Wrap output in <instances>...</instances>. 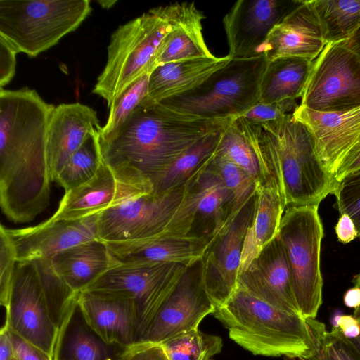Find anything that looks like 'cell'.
Instances as JSON below:
<instances>
[{
    "label": "cell",
    "mask_w": 360,
    "mask_h": 360,
    "mask_svg": "<svg viewBox=\"0 0 360 360\" xmlns=\"http://www.w3.org/2000/svg\"><path fill=\"white\" fill-rule=\"evenodd\" d=\"M352 282L354 286L360 288V273L354 276ZM356 319H360V307L354 309V314Z\"/></svg>",
    "instance_id": "51"
},
{
    "label": "cell",
    "mask_w": 360,
    "mask_h": 360,
    "mask_svg": "<svg viewBox=\"0 0 360 360\" xmlns=\"http://www.w3.org/2000/svg\"><path fill=\"white\" fill-rule=\"evenodd\" d=\"M237 285L281 310L300 315L288 257L278 236L240 274Z\"/></svg>",
    "instance_id": "19"
},
{
    "label": "cell",
    "mask_w": 360,
    "mask_h": 360,
    "mask_svg": "<svg viewBox=\"0 0 360 360\" xmlns=\"http://www.w3.org/2000/svg\"><path fill=\"white\" fill-rule=\"evenodd\" d=\"M190 183L162 192L130 198L99 214V240L105 242L143 240L190 234L196 213Z\"/></svg>",
    "instance_id": "6"
},
{
    "label": "cell",
    "mask_w": 360,
    "mask_h": 360,
    "mask_svg": "<svg viewBox=\"0 0 360 360\" xmlns=\"http://www.w3.org/2000/svg\"><path fill=\"white\" fill-rule=\"evenodd\" d=\"M358 319L359 320V322H360V319ZM349 340L351 341V342L353 344V345L355 347L356 350L360 354V335L356 338Z\"/></svg>",
    "instance_id": "53"
},
{
    "label": "cell",
    "mask_w": 360,
    "mask_h": 360,
    "mask_svg": "<svg viewBox=\"0 0 360 360\" xmlns=\"http://www.w3.org/2000/svg\"><path fill=\"white\" fill-rule=\"evenodd\" d=\"M213 314L254 355L308 359L318 347L321 322L281 310L239 285Z\"/></svg>",
    "instance_id": "4"
},
{
    "label": "cell",
    "mask_w": 360,
    "mask_h": 360,
    "mask_svg": "<svg viewBox=\"0 0 360 360\" xmlns=\"http://www.w3.org/2000/svg\"><path fill=\"white\" fill-rule=\"evenodd\" d=\"M328 42L349 39L360 26V0H309Z\"/></svg>",
    "instance_id": "32"
},
{
    "label": "cell",
    "mask_w": 360,
    "mask_h": 360,
    "mask_svg": "<svg viewBox=\"0 0 360 360\" xmlns=\"http://www.w3.org/2000/svg\"><path fill=\"white\" fill-rule=\"evenodd\" d=\"M102 163L99 134L96 131L89 134L79 148L70 158L56 181L64 188L65 192L70 191L91 180Z\"/></svg>",
    "instance_id": "33"
},
{
    "label": "cell",
    "mask_w": 360,
    "mask_h": 360,
    "mask_svg": "<svg viewBox=\"0 0 360 360\" xmlns=\"http://www.w3.org/2000/svg\"><path fill=\"white\" fill-rule=\"evenodd\" d=\"M120 183L104 162L96 174L84 184L65 191L53 220H77L99 213L130 198L143 195Z\"/></svg>",
    "instance_id": "22"
},
{
    "label": "cell",
    "mask_w": 360,
    "mask_h": 360,
    "mask_svg": "<svg viewBox=\"0 0 360 360\" xmlns=\"http://www.w3.org/2000/svg\"><path fill=\"white\" fill-rule=\"evenodd\" d=\"M258 158L262 181L277 185L285 207L319 206L337 181L319 160L305 126L289 113L262 125L237 117Z\"/></svg>",
    "instance_id": "3"
},
{
    "label": "cell",
    "mask_w": 360,
    "mask_h": 360,
    "mask_svg": "<svg viewBox=\"0 0 360 360\" xmlns=\"http://www.w3.org/2000/svg\"><path fill=\"white\" fill-rule=\"evenodd\" d=\"M10 335L17 360H53V356L15 333L10 331Z\"/></svg>",
    "instance_id": "44"
},
{
    "label": "cell",
    "mask_w": 360,
    "mask_h": 360,
    "mask_svg": "<svg viewBox=\"0 0 360 360\" xmlns=\"http://www.w3.org/2000/svg\"><path fill=\"white\" fill-rule=\"evenodd\" d=\"M5 325L53 357L59 329L50 316L39 259L17 262Z\"/></svg>",
    "instance_id": "12"
},
{
    "label": "cell",
    "mask_w": 360,
    "mask_h": 360,
    "mask_svg": "<svg viewBox=\"0 0 360 360\" xmlns=\"http://www.w3.org/2000/svg\"><path fill=\"white\" fill-rule=\"evenodd\" d=\"M345 304L354 309L360 307V288L354 286L348 289L343 296Z\"/></svg>",
    "instance_id": "49"
},
{
    "label": "cell",
    "mask_w": 360,
    "mask_h": 360,
    "mask_svg": "<svg viewBox=\"0 0 360 360\" xmlns=\"http://www.w3.org/2000/svg\"><path fill=\"white\" fill-rule=\"evenodd\" d=\"M298 1L238 0L224 15L223 25L231 58L259 56V49L276 25Z\"/></svg>",
    "instance_id": "14"
},
{
    "label": "cell",
    "mask_w": 360,
    "mask_h": 360,
    "mask_svg": "<svg viewBox=\"0 0 360 360\" xmlns=\"http://www.w3.org/2000/svg\"><path fill=\"white\" fill-rule=\"evenodd\" d=\"M254 209V197L221 236L212 240L201 261L200 279L216 308L237 288L245 236Z\"/></svg>",
    "instance_id": "13"
},
{
    "label": "cell",
    "mask_w": 360,
    "mask_h": 360,
    "mask_svg": "<svg viewBox=\"0 0 360 360\" xmlns=\"http://www.w3.org/2000/svg\"><path fill=\"white\" fill-rule=\"evenodd\" d=\"M323 228L318 206H289L278 238L288 257L300 315L315 319L322 304L321 244Z\"/></svg>",
    "instance_id": "9"
},
{
    "label": "cell",
    "mask_w": 360,
    "mask_h": 360,
    "mask_svg": "<svg viewBox=\"0 0 360 360\" xmlns=\"http://www.w3.org/2000/svg\"><path fill=\"white\" fill-rule=\"evenodd\" d=\"M333 328H338L349 340L355 339L360 335V322L354 315L340 314L332 319Z\"/></svg>",
    "instance_id": "45"
},
{
    "label": "cell",
    "mask_w": 360,
    "mask_h": 360,
    "mask_svg": "<svg viewBox=\"0 0 360 360\" xmlns=\"http://www.w3.org/2000/svg\"><path fill=\"white\" fill-rule=\"evenodd\" d=\"M333 195L340 215L351 217L360 238V169L338 181Z\"/></svg>",
    "instance_id": "39"
},
{
    "label": "cell",
    "mask_w": 360,
    "mask_h": 360,
    "mask_svg": "<svg viewBox=\"0 0 360 360\" xmlns=\"http://www.w3.org/2000/svg\"><path fill=\"white\" fill-rule=\"evenodd\" d=\"M168 360H212L220 353L222 339L198 328L179 334L160 343Z\"/></svg>",
    "instance_id": "36"
},
{
    "label": "cell",
    "mask_w": 360,
    "mask_h": 360,
    "mask_svg": "<svg viewBox=\"0 0 360 360\" xmlns=\"http://www.w3.org/2000/svg\"><path fill=\"white\" fill-rule=\"evenodd\" d=\"M285 208L279 189L273 180L257 183L252 217L243 245L239 275L278 236Z\"/></svg>",
    "instance_id": "25"
},
{
    "label": "cell",
    "mask_w": 360,
    "mask_h": 360,
    "mask_svg": "<svg viewBox=\"0 0 360 360\" xmlns=\"http://www.w3.org/2000/svg\"><path fill=\"white\" fill-rule=\"evenodd\" d=\"M50 260L56 274L76 292L83 291L106 271L121 264L107 244L99 239L72 247Z\"/></svg>",
    "instance_id": "27"
},
{
    "label": "cell",
    "mask_w": 360,
    "mask_h": 360,
    "mask_svg": "<svg viewBox=\"0 0 360 360\" xmlns=\"http://www.w3.org/2000/svg\"><path fill=\"white\" fill-rule=\"evenodd\" d=\"M224 127L202 138L158 175L153 180V192L175 188L192 181L214 157Z\"/></svg>",
    "instance_id": "31"
},
{
    "label": "cell",
    "mask_w": 360,
    "mask_h": 360,
    "mask_svg": "<svg viewBox=\"0 0 360 360\" xmlns=\"http://www.w3.org/2000/svg\"><path fill=\"white\" fill-rule=\"evenodd\" d=\"M288 360H360V354L338 328L326 330L321 323L318 333V347L308 359Z\"/></svg>",
    "instance_id": "38"
},
{
    "label": "cell",
    "mask_w": 360,
    "mask_h": 360,
    "mask_svg": "<svg viewBox=\"0 0 360 360\" xmlns=\"http://www.w3.org/2000/svg\"><path fill=\"white\" fill-rule=\"evenodd\" d=\"M101 126L97 112L79 103H62L55 106L51 115L46 136L47 161L51 181L70 158L79 148L88 136Z\"/></svg>",
    "instance_id": "20"
},
{
    "label": "cell",
    "mask_w": 360,
    "mask_h": 360,
    "mask_svg": "<svg viewBox=\"0 0 360 360\" xmlns=\"http://www.w3.org/2000/svg\"><path fill=\"white\" fill-rule=\"evenodd\" d=\"M17 264L15 248L6 231L0 226V302L7 307L11 290L13 277Z\"/></svg>",
    "instance_id": "40"
},
{
    "label": "cell",
    "mask_w": 360,
    "mask_h": 360,
    "mask_svg": "<svg viewBox=\"0 0 360 360\" xmlns=\"http://www.w3.org/2000/svg\"><path fill=\"white\" fill-rule=\"evenodd\" d=\"M175 6L173 3L153 8L112 33L106 64L92 90L107 102L109 110L129 86L152 71L172 28Z\"/></svg>",
    "instance_id": "5"
},
{
    "label": "cell",
    "mask_w": 360,
    "mask_h": 360,
    "mask_svg": "<svg viewBox=\"0 0 360 360\" xmlns=\"http://www.w3.org/2000/svg\"><path fill=\"white\" fill-rule=\"evenodd\" d=\"M266 63L264 55L231 58L195 88L160 103L199 119L239 117L259 102V84Z\"/></svg>",
    "instance_id": "7"
},
{
    "label": "cell",
    "mask_w": 360,
    "mask_h": 360,
    "mask_svg": "<svg viewBox=\"0 0 360 360\" xmlns=\"http://www.w3.org/2000/svg\"><path fill=\"white\" fill-rule=\"evenodd\" d=\"M312 62L296 57L267 60L259 84V102L272 103L301 98Z\"/></svg>",
    "instance_id": "29"
},
{
    "label": "cell",
    "mask_w": 360,
    "mask_h": 360,
    "mask_svg": "<svg viewBox=\"0 0 360 360\" xmlns=\"http://www.w3.org/2000/svg\"><path fill=\"white\" fill-rule=\"evenodd\" d=\"M120 360H168L159 343L138 342L127 347Z\"/></svg>",
    "instance_id": "42"
},
{
    "label": "cell",
    "mask_w": 360,
    "mask_h": 360,
    "mask_svg": "<svg viewBox=\"0 0 360 360\" xmlns=\"http://www.w3.org/2000/svg\"><path fill=\"white\" fill-rule=\"evenodd\" d=\"M100 213L77 220L49 218L34 226L6 228L15 248L17 262L51 259L72 247L99 239Z\"/></svg>",
    "instance_id": "17"
},
{
    "label": "cell",
    "mask_w": 360,
    "mask_h": 360,
    "mask_svg": "<svg viewBox=\"0 0 360 360\" xmlns=\"http://www.w3.org/2000/svg\"><path fill=\"white\" fill-rule=\"evenodd\" d=\"M360 169V148L350 151L339 165L334 179L338 182L346 175Z\"/></svg>",
    "instance_id": "47"
},
{
    "label": "cell",
    "mask_w": 360,
    "mask_h": 360,
    "mask_svg": "<svg viewBox=\"0 0 360 360\" xmlns=\"http://www.w3.org/2000/svg\"><path fill=\"white\" fill-rule=\"evenodd\" d=\"M338 240L342 243H349L358 238V231L350 217L346 214L340 215L335 226Z\"/></svg>",
    "instance_id": "46"
},
{
    "label": "cell",
    "mask_w": 360,
    "mask_h": 360,
    "mask_svg": "<svg viewBox=\"0 0 360 360\" xmlns=\"http://www.w3.org/2000/svg\"><path fill=\"white\" fill-rule=\"evenodd\" d=\"M149 74L141 76L122 94L109 110L107 122L100 127V136H106L118 129L144 100L148 94Z\"/></svg>",
    "instance_id": "37"
},
{
    "label": "cell",
    "mask_w": 360,
    "mask_h": 360,
    "mask_svg": "<svg viewBox=\"0 0 360 360\" xmlns=\"http://www.w3.org/2000/svg\"><path fill=\"white\" fill-rule=\"evenodd\" d=\"M187 269L174 263H122L106 271L83 291L131 300L135 307L138 342H140L160 307Z\"/></svg>",
    "instance_id": "10"
},
{
    "label": "cell",
    "mask_w": 360,
    "mask_h": 360,
    "mask_svg": "<svg viewBox=\"0 0 360 360\" xmlns=\"http://www.w3.org/2000/svg\"><path fill=\"white\" fill-rule=\"evenodd\" d=\"M54 107L34 89L0 88V205L15 223L33 220L49 205L46 136Z\"/></svg>",
    "instance_id": "1"
},
{
    "label": "cell",
    "mask_w": 360,
    "mask_h": 360,
    "mask_svg": "<svg viewBox=\"0 0 360 360\" xmlns=\"http://www.w3.org/2000/svg\"><path fill=\"white\" fill-rule=\"evenodd\" d=\"M117 2V1H98V3L104 8H109Z\"/></svg>",
    "instance_id": "52"
},
{
    "label": "cell",
    "mask_w": 360,
    "mask_h": 360,
    "mask_svg": "<svg viewBox=\"0 0 360 360\" xmlns=\"http://www.w3.org/2000/svg\"><path fill=\"white\" fill-rule=\"evenodd\" d=\"M231 58L204 57L167 63L156 67L149 74L145 101L160 102L184 94L207 79L226 65Z\"/></svg>",
    "instance_id": "26"
},
{
    "label": "cell",
    "mask_w": 360,
    "mask_h": 360,
    "mask_svg": "<svg viewBox=\"0 0 360 360\" xmlns=\"http://www.w3.org/2000/svg\"><path fill=\"white\" fill-rule=\"evenodd\" d=\"M14 360H17V359L15 358V359H14Z\"/></svg>",
    "instance_id": "55"
},
{
    "label": "cell",
    "mask_w": 360,
    "mask_h": 360,
    "mask_svg": "<svg viewBox=\"0 0 360 360\" xmlns=\"http://www.w3.org/2000/svg\"><path fill=\"white\" fill-rule=\"evenodd\" d=\"M360 148V141L356 144V146L351 150H352L354 149H356V148Z\"/></svg>",
    "instance_id": "54"
},
{
    "label": "cell",
    "mask_w": 360,
    "mask_h": 360,
    "mask_svg": "<svg viewBox=\"0 0 360 360\" xmlns=\"http://www.w3.org/2000/svg\"><path fill=\"white\" fill-rule=\"evenodd\" d=\"M292 115L305 126L319 160L334 176L342 160L360 141V106L318 111L299 105Z\"/></svg>",
    "instance_id": "16"
},
{
    "label": "cell",
    "mask_w": 360,
    "mask_h": 360,
    "mask_svg": "<svg viewBox=\"0 0 360 360\" xmlns=\"http://www.w3.org/2000/svg\"><path fill=\"white\" fill-rule=\"evenodd\" d=\"M232 119H199L160 102L143 100L118 129L99 135L103 160L120 183L150 193L158 175L193 144Z\"/></svg>",
    "instance_id": "2"
},
{
    "label": "cell",
    "mask_w": 360,
    "mask_h": 360,
    "mask_svg": "<svg viewBox=\"0 0 360 360\" xmlns=\"http://www.w3.org/2000/svg\"><path fill=\"white\" fill-rule=\"evenodd\" d=\"M189 196L196 214L212 224V240L225 232L233 197L222 179L208 165L190 182Z\"/></svg>",
    "instance_id": "30"
},
{
    "label": "cell",
    "mask_w": 360,
    "mask_h": 360,
    "mask_svg": "<svg viewBox=\"0 0 360 360\" xmlns=\"http://www.w3.org/2000/svg\"><path fill=\"white\" fill-rule=\"evenodd\" d=\"M216 154L233 163L257 181H262L258 158L237 117L224 127Z\"/></svg>",
    "instance_id": "34"
},
{
    "label": "cell",
    "mask_w": 360,
    "mask_h": 360,
    "mask_svg": "<svg viewBox=\"0 0 360 360\" xmlns=\"http://www.w3.org/2000/svg\"><path fill=\"white\" fill-rule=\"evenodd\" d=\"M209 165L220 176L233 197L232 208L226 220V231L254 197L258 181L233 163L217 154Z\"/></svg>",
    "instance_id": "35"
},
{
    "label": "cell",
    "mask_w": 360,
    "mask_h": 360,
    "mask_svg": "<svg viewBox=\"0 0 360 360\" xmlns=\"http://www.w3.org/2000/svg\"><path fill=\"white\" fill-rule=\"evenodd\" d=\"M298 105L292 101L272 103L258 102L240 116L251 123L262 125L292 113Z\"/></svg>",
    "instance_id": "41"
},
{
    "label": "cell",
    "mask_w": 360,
    "mask_h": 360,
    "mask_svg": "<svg viewBox=\"0 0 360 360\" xmlns=\"http://www.w3.org/2000/svg\"><path fill=\"white\" fill-rule=\"evenodd\" d=\"M175 4L172 28L153 63V70L170 62L214 56L202 35L203 13L193 2Z\"/></svg>",
    "instance_id": "28"
},
{
    "label": "cell",
    "mask_w": 360,
    "mask_h": 360,
    "mask_svg": "<svg viewBox=\"0 0 360 360\" xmlns=\"http://www.w3.org/2000/svg\"><path fill=\"white\" fill-rule=\"evenodd\" d=\"M91 11L89 0H0V36L36 57L75 31Z\"/></svg>",
    "instance_id": "8"
},
{
    "label": "cell",
    "mask_w": 360,
    "mask_h": 360,
    "mask_svg": "<svg viewBox=\"0 0 360 360\" xmlns=\"http://www.w3.org/2000/svg\"><path fill=\"white\" fill-rule=\"evenodd\" d=\"M212 242L210 236L188 234L105 243L121 264L145 262L174 263L189 269L202 261Z\"/></svg>",
    "instance_id": "21"
},
{
    "label": "cell",
    "mask_w": 360,
    "mask_h": 360,
    "mask_svg": "<svg viewBox=\"0 0 360 360\" xmlns=\"http://www.w3.org/2000/svg\"><path fill=\"white\" fill-rule=\"evenodd\" d=\"M77 297L59 328L53 360H120L128 347L100 337L86 322Z\"/></svg>",
    "instance_id": "24"
},
{
    "label": "cell",
    "mask_w": 360,
    "mask_h": 360,
    "mask_svg": "<svg viewBox=\"0 0 360 360\" xmlns=\"http://www.w3.org/2000/svg\"><path fill=\"white\" fill-rule=\"evenodd\" d=\"M328 43L323 25L309 0L295 7L271 31L259 49L267 60L283 57L314 60Z\"/></svg>",
    "instance_id": "18"
},
{
    "label": "cell",
    "mask_w": 360,
    "mask_h": 360,
    "mask_svg": "<svg viewBox=\"0 0 360 360\" xmlns=\"http://www.w3.org/2000/svg\"><path fill=\"white\" fill-rule=\"evenodd\" d=\"M216 307L200 279L188 269L160 307L140 342L162 343L179 334L198 328L202 320Z\"/></svg>",
    "instance_id": "15"
},
{
    "label": "cell",
    "mask_w": 360,
    "mask_h": 360,
    "mask_svg": "<svg viewBox=\"0 0 360 360\" xmlns=\"http://www.w3.org/2000/svg\"><path fill=\"white\" fill-rule=\"evenodd\" d=\"M299 105L318 111L360 106V57L349 39L328 42L313 60Z\"/></svg>",
    "instance_id": "11"
},
{
    "label": "cell",
    "mask_w": 360,
    "mask_h": 360,
    "mask_svg": "<svg viewBox=\"0 0 360 360\" xmlns=\"http://www.w3.org/2000/svg\"><path fill=\"white\" fill-rule=\"evenodd\" d=\"M14 352L10 331L4 324L0 330V360H14Z\"/></svg>",
    "instance_id": "48"
},
{
    "label": "cell",
    "mask_w": 360,
    "mask_h": 360,
    "mask_svg": "<svg viewBox=\"0 0 360 360\" xmlns=\"http://www.w3.org/2000/svg\"><path fill=\"white\" fill-rule=\"evenodd\" d=\"M16 49L0 36V87L3 88L13 79L15 73Z\"/></svg>",
    "instance_id": "43"
},
{
    "label": "cell",
    "mask_w": 360,
    "mask_h": 360,
    "mask_svg": "<svg viewBox=\"0 0 360 360\" xmlns=\"http://www.w3.org/2000/svg\"><path fill=\"white\" fill-rule=\"evenodd\" d=\"M77 301L88 324L105 342L124 347L138 342L135 307L131 300L82 291Z\"/></svg>",
    "instance_id": "23"
},
{
    "label": "cell",
    "mask_w": 360,
    "mask_h": 360,
    "mask_svg": "<svg viewBox=\"0 0 360 360\" xmlns=\"http://www.w3.org/2000/svg\"><path fill=\"white\" fill-rule=\"evenodd\" d=\"M349 42L352 48L360 57V26L349 39Z\"/></svg>",
    "instance_id": "50"
}]
</instances>
